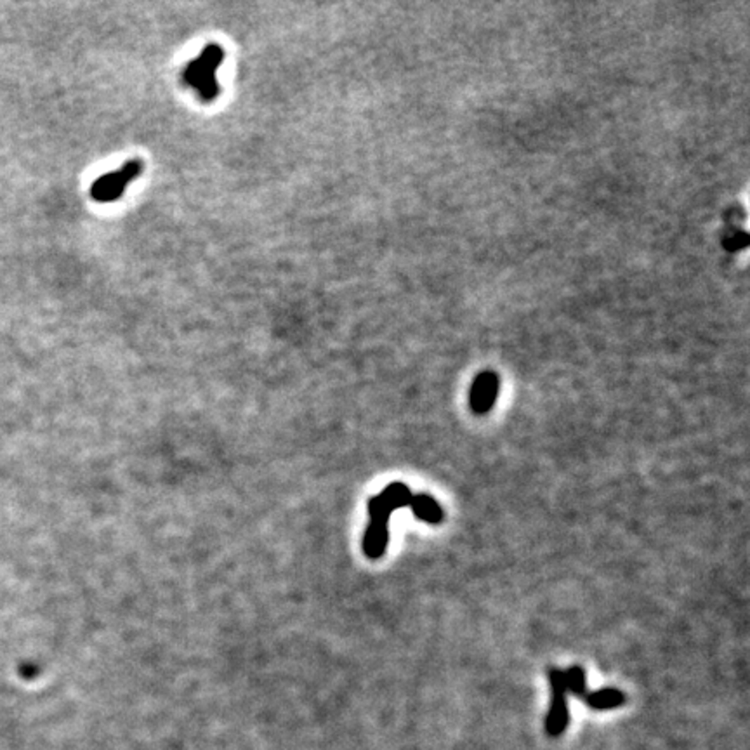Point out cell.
Wrapping results in <instances>:
<instances>
[{
	"label": "cell",
	"mask_w": 750,
	"mask_h": 750,
	"mask_svg": "<svg viewBox=\"0 0 750 750\" xmlns=\"http://www.w3.org/2000/svg\"><path fill=\"white\" fill-rule=\"evenodd\" d=\"M549 685H551V705L547 718H545V731L551 736H560L566 729L570 723V710H568L566 702V677L564 670L553 669L549 670Z\"/></svg>",
	"instance_id": "277c9868"
},
{
	"label": "cell",
	"mask_w": 750,
	"mask_h": 750,
	"mask_svg": "<svg viewBox=\"0 0 750 750\" xmlns=\"http://www.w3.org/2000/svg\"><path fill=\"white\" fill-rule=\"evenodd\" d=\"M224 61V49L219 44H209L203 51L190 61L183 71V82L198 92L201 101L210 103L219 96L216 71Z\"/></svg>",
	"instance_id": "6da1fadb"
},
{
	"label": "cell",
	"mask_w": 750,
	"mask_h": 750,
	"mask_svg": "<svg viewBox=\"0 0 750 750\" xmlns=\"http://www.w3.org/2000/svg\"><path fill=\"white\" fill-rule=\"evenodd\" d=\"M396 509L382 494L368 498L370 523L363 535V553L370 560L384 556L389 544V520Z\"/></svg>",
	"instance_id": "7a4b0ae2"
},
{
	"label": "cell",
	"mask_w": 750,
	"mask_h": 750,
	"mask_svg": "<svg viewBox=\"0 0 750 750\" xmlns=\"http://www.w3.org/2000/svg\"><path fill=\"white\" fill-rule=\"evenodd\" d=\"M564 677H566V688L568 692L573 693L578 698H586L587 692V677L586 670L580 665H573L568 670H564Z\"/></svg>",
	"instance_id": "ba28073f"
},
{
	"label": "cell",
	"mask_w": 750,
	"mask_h": 750,
	"mask_svg": "<svg viewBox=\"0 0 750 750\" xmlns=\"http://www.w3.org/2000/svg\"><path fill=\"white\" fill-rule=\"evenodd\" d=\"M408 507L412 509V513L417 520L424 521V523L438 525L445 520V513H443L441 505L428 494H419L412 497V502Z\"/></svg>",
	"instance_id": "8992f818"
},
{
	"label": "cell",
	"mask_w": 750,
	"mask_h": 750,
	"mask_svg": "<svg viewBox=\"0 0 750 750\" xmlns=\"http://www.w3.org/2000/svg\"><path fill=\"white\" fill-rule=\"evenodd\" d=\"M141 174H143V162H125L118 170L107 174V176H101L94 181V184L91 186V197L99 203H110V201L118 200L125 191V188Z\"/></svg>",
	"instance_id": "3957f363"
},
{
	"label": "cell",
	"mask_w": 750,
	"mask_h": 750,
	"mask_svg": "<svg viewBox=\"0 0 750 750\" xmlns=\"http://www.w3.org/2000/svg\"><path fill=\"white\" fill-rule=\"evenodd\" d=\"M584 700L594 710H610L624 705L626 695L617 688H603L597 692H589Z\"/></svg>",
	"instance_id": "52a82bcc"
},
{
	"label": "cell",
	"mask_w": 750,
	"mask_h": 750,
	"mask_svg": "<svg viewBox=\"0 0 750 750\" xmlns=\"http://www.w3.org/2000/svg\"><path fill=\"white\" fill-rule=\"evenodd\" d=\"M498 395V379L494 372L480 373L476 381L471 386V395H469V403H471L472 412L476 414H487L492 410L495 399Z\"/></svg>",
	"instance_id": "5b68a950"
}]
</instances>
